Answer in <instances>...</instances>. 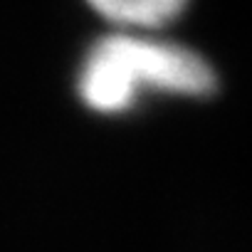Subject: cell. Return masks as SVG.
I'll return each mask as SVG.
<instances>
[{"instance_id":"cell-2","label":"cell","mask_w":252,"mask_h":252,"mask_svg":"<svg viewBox=\"0 0 252 252\" xmlns=\"http://www.w3.org/2000/svg\"><path fill=\"white\" fill-rule=\"evenodd\" d=\"M89 8L121 30H154L176 20L188 0H87Z\"/></svg>"},{"instance_id":"cell-1","label":"cell","mask_w":252,"mask_h":252,"mask_svg":"<svg viewBox=\"0 0 252 252\" xmlns=\"http://www.w3.org/2000/svg\"><path fill=\"white\" fill-rule=\"evenodd\" d=\"M215 87L218 77L203 55L139 30H121L94 42L77 77L79 99L99 114L126 111L144 94L200 99Z\"/></svg>"}]
</instances>
